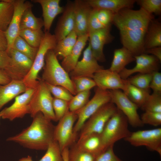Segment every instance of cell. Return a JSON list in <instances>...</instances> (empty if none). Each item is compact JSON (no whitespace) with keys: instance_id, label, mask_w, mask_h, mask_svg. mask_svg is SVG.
<instances>
[{"instance_id":"1","label":"cell","mask_w":161,"mask_h":161,"mask_svg":"<svg viewBox=\"0 0 161 161\" xmlns=\"http://www.w3.org/2000/svg\"><path fill=\"white\" fill-rule=\"evenodd\" d=\"M140 8L139 10L124 8L114 14L112 24L119 31L123 47L134 56L144 53V39L149 25L154 18Z\"/></svg>"},{"instance_id":"2","label":"cell","mask_w":161,"mask_h":161,"mask_svg":"<svg viewBox=\"0 0 161 161\" xmlns=\"http://www.w3.org/2000/svg\"><path fill=\"white\" fill-rule=\"evenodd\" d=\"M33 118L30 126L7 140L17 143L30 149L46 150L50 143L54 140L55 126L51 120L40 112Z\"/></svg>"},{"instance_id":"3","label":"cell","mask_w":161,"mask_h":161,"mask_svg":"<svg viewBox=\"0 0 161 161\" xmlns=\"http://www.w3.org/2000/svg\"><path fill=\"white\" fill-rule=\"evenodd\" d=\"M45 62L41 80L47 83L62 86L72 95H76L77 93L71 78L59 63L53 50L47 52Z\"/></svg>"},{"instance_id":"4","label":"cell","mask_w":161,"mask_h":161,"mask_svg":"<svg viewBox=\"0 0 161 161\" xmlns=\"http://www.w3.org/2000/svg\"><path fill=\"white\" fill-rule=\"evenodd\" d=\"M128 123L126 117L117 109L100 134L104 151L110 146H114L116 142L124 140L130 135L131 132L129 129Z\"/></svg>"},{"instance_id":"5","label":"cell","mask_w":161,"mask_h":161,"mask_svg":"<svg viewBox=\"0 0 161 161\" xmlns=\"http://www.w3.org/2000/svg\"><path fill=\"white\" fill-rule=\"evenodd\" d=\"M57 43L54 34L44 32L31 68L22 80L26 89H34L37 86L38 74L44 66L46 55L49 50L54 49Z\"/></svg>"},{"instance_id":"6","label":"cell","mask_w":161,"mask_h":161,"mask_svg":"<svg viewBox=\"0 0 161 161\" xmlns=\"http://www.w3.org/2000/svg\"><path fill=\"white\" fill-rule=\"evenodd\" d=\"M34 91L30 103V114L33 117L41 112L47 118L56 121L52 107L53 97L45 83L40 79Z\"/></svg>"},{"instance_id":"7","label":"cell","mask_w":161,"mask_h":161,"mask_svg":"<svg viewBox=\"0 0 161 161\" xmlns=\"http://www.w3.org/2000/svg\"><path fill=\"white\" fill-rule=\"evenodd\" d=\"M117 109L111 102L104 104L85 122L80 131L78 140L93 134H100L107 122Z\"/></svg>"},{"instance_id":"8","label":"cell","mask_w":161,"mask_h":161,"mask_svg":"<svg viewBox=\"0 0 161 161\" xmlns=\"http://www.w3.org/2000/svg\"><path fill=\"white\" fill-rule=\"evenodd\" d=\"M109 90H103L97 87L93 97L81 109L76 112L78 116L73 132L77 135L86 121L101 106L111 102Z\"/></svg>"},{"instance_id":"9","label":"cell","mask_w":161,"mask_h":161,"mask_svg":"<svg viewBox=\"0 0 161 161\" xmlns=\"http://www.w3.org/2000/svg\"><path fill=\"white\" fill-rule=\"evenodd\" d=\"M78 118L75 112L68 111L55 126L54 140L56 141L61 151L74 143L77 137L73 132L74 124Z\"/></svg>"},{"instance_id":"10","label":"cell","mask_w":161,"mask_h":161,"mask_svg":"<svg viewBox=\"0 0 161 161\" xmlns=\"http://www.w3.org/2000/svg\"><path fill=\"white\" fill-rule=\"evenodd\" d=\"M124 140L133 146H145L151 151H156L161 156L160 128L131 132Z\"/></svg>"},{"instance_id":"11","label":"cell","mask_w":161,"mask_h":161,"mask_svg":"<svg viewBox=\"0 0 161 161\" xmlns=\"http://www.w3.org/2000/svg\"><path fill=\"white\" fill-rule=\"evenodd\" d=\"M111 102L121 111L126 117L129 123L134 127H142V123L137 110L138 107L131 101L122 90H109Z\"/></svg>"},{"instance_id":"12","label":"cell","mask_w":161,"mask_h":161,"mask_svg":"<svg viewBox=\"0 0 161 161\" xmlns=\"http://www.w3.org/2000/svg\"><path fill=\"white\" fill-rule=\"evenodd\" d=\"M34 91V89H27L23 94L16 97L12 105L0 112L1 117L12 121L30 114L29 103Z\"/></svg>"},{"instance_id":"13","label":"cell","mask_w":161,"mask_h":161,"mask_svg":"<svg viewBox=\"0 0 161 161\" xmlns=\"http://www.w3.org/2000/svg\"><path fill=\"white\" fill-rule=\"evenodd\" d=\"M92 79L96 86L103 90L119 89L125 92L128 83L122 79L119 73L109 69H102L95 73Z\"/></svg>"},{"instance_id":"14","label":"cell","mask_w":161,"mask_h":161,"mask_svg":"<svg viewBox=\"0 0 161 161\" xmlns=\"http://www.w3.org/2000/svg\"><path fill=\"white\" fill-rule=\"evenodd\" d=\"M93 56L89 44L84 51L83 57L78 61L73 69L69 73L71 78L86 77L92 78L94 74L104 69Z\"/></svg>"},{"instance_id":"15","label":"cell","mask_w":161,"mask_h":161,"mask_svg":"<svg viewBox=\"0 0 161 161\" xmlns=\"http://www.w3.org/2000/svg\"><path fill=\"white\" fill-rule=\"evenodd\" d=\"M14 6L12 17L5 33L8 43L7 52L11 48L14 41L19 35L21 17L24 11L28 8L32 6L29 1L24 0H11Z\"/></svg>"},{"instance_id":"16","label":"cell","mask_w":161,"mask_h":161,"mask_svg":"<svg viewBox=\"0 0 161 161\" xmlns=\"http://www.w3.org/2000/svg\"><path fill=\"white\" fill-rule=\"evenodd\" d=\"M136 64L133 68L128 69L125 68L119 73L121 77L126 80L133 74L152 73L158 71L159 64L161 62L154 56L146 53L134 56Z\"/></svg>"},{"instance_id":"17","label":"cell","mask_w":161,"mask_h":161,"mask_svg":"<svg viewBox=\"0 0 161 161\" xmlns=\"http://www.w3.org/2000/svg\"><path fill=\"white\" fill-rule=\"evenodd\" d=\"M111 29L110 27L88 33L89 44L92 53L97 61L103 62L106 61L103 47L112 42L114 38L111 33Z\"/></svg>"},{"instance_id":"18","label":"cell","mask_w":161,"mask_h":161,"mask_svg":"<svg viewBox=\"0 0 161 161\" xmlns=\"http://www.w3.org/2000/svg\"><path fill=\"white\" fill-rule=\"evenodd\" d=\"M57 24L55 34L57 42L74 31L75 25L74 2L68 1Z\"/></svg>"},{"instance_id":"19","label":"cell","mask_w":161,"mask_h":161,"mask_svg":"<svg viewBox=\"0 0 161 161\" xmlns=\"http://www.w3.org/2000/svg\"><path fill=\"white\" fill-rule=\"evenodd\" d=\"M75 20L74 31L78 36L88 34V21L93 8L86 0H76L74 2Z\"/></svg>"},{"instance_id":"20","label":"cell","mask_w":161,"mask_h":161,"mask_svg":"<svg viewBox=\"0 0 161 161\" xmlns=\"http://www.w3.org/2000/svg\"><path fill=\"white\" fill-rule=\"evenodd\" d=\"M32 1L41 5L42 10L44 31L49 32L55 17L64 11V8L60 4V0H33Z\"/></svg>"},{"instance_id":"21","label":"cell","mask_w":161,"mask_h":161,"mask_svg":"<svg viewBox=\"0 0 161 161\" xmlns=\"http://www.w3.org/2000/svg\"><path fill=\"white\" fill-rule=\"evenodd\" d=\"M89 40L88 34L78 36L76 42L70 53L64 58L61 65L65 71L69 73L74 69Z\"/></svg>"},{"instance_id":"22","label":"cell","mask_w":161,"mask_h":161,"mask_svg":"<svg viewBox=\"0 0 161 161\" xmlns=\"http://www.w3.org/2000/svg\"><path fill=\"white\" fill-rule=\"evenodd\" d=\"M26 90L22 80H12L4 85H0V109L5 104Z\"/></svg>"},{"instance_id":"23","label":"cell","mask_w":161,"mask_h":161,"mask_svg":"<svg viewBox=\"0 0 161 161\" xmlns=\"http://www.w3.org/2000/svg\"><path fill=\"white\" fill-rule=\"evenodd\" d=\"M93 8L109 10L114 14L124 8L132 9L135 0H86Z\"/></svg>"},{"instance_id":"24","label":"cell","mask_w":161,"mask_h":161,"mask_svg":"<svg viewBox=\"0 0 161 161\" xmlns=\"http://www.w3.org/2000/svg\"><path fill=\"white\" fill-rule=\"evenodd\" d=\"M134 61L135 58L131 52L123 47L114 50L113 59L109 69L119 74L126 65Z\"/></svg>"},{"instance_id":"25","label":"cell","mask_w":161,"mask_h":161,"mask_svg":"<svg viewBox=\"0 0 161 161\" xmlns=\"http://www.w3.org/2000/svg\"><path fill=\"white\" fill-rule=\"evenodd\" d=\"M158 47H161V23L154 18L148 27L145 38L144 47L145 50Z\"/></svg>"},{"instance_id":"26","label":"cell","mask_w":161,"mask_h":161,"mask_svg":"<svg viewBox=\"0 0 161 161\" xmlns=\"http://www.w3.org/2000/svg\"><path fill=\"white\" fill-rule=\"evenodd\" d=\"M81 149L98 155L104 151L102 146L100 134H93L75 143Z\"/></svg>"},{"instance_id":"27","label":"cell","mask_w":161,"mask_h":161,"mask_svg":"<svg viewBox=\"0 0 161 161\" xmlns=\"http://www.w3.org/2000/svg\"><path fill=\"white\" fill-rule=\"evenodd\" d=\"M7 52L11 58L15 66L24 78L31 69L33 61L13 48Z\"/></svg>"},{"instance_id":"28","label":"cell","mask_w":161,"mask_h":161,"mask_svg":"<svg viewBox=\"0 0 161 161\" xmlns=\"http://www.w3.org/2000/svg\"><path fill=\"white\" fill-rule=\"evenodd\" d=\"M78 37L73 31L58 42L53 50L56 56L64 58L68 55L75 45Z\"/></svg>"},{"instance_id":"29","label":"cell","mask_w":161,"mask_h":161,"mask_svg":"<svg viewBox=\"0 0 161 161\" xmlns=\"http://www.w3.org/2000/svg\"><path fill=\"white\" fill-rule=\"evenodd\" d=\"M32 7L28 8L23 13L20 22V30L25 29L39 30L44 27L43 20L35 16L32 11Z\"/></svg>"},{"instance_id":"30","label":"cell","mask_w":161,"mask_h":161,"mask_svg":"<svg viewBox=\"0 0 161 161\" xmlns=\"http://www.w3.org/2000/svg\"><path fill=\"white\" fill-rule=\"evenodd\" d=\"M0 70L7 72L12 80H22L24 77L15 66L6 51L0 50Z\"/></svg>"},{"instance_id":"31","label":"cell","mask_w":161,"mask_h":161,"mask_svg":"<svg viewBox=\"0 0 161 161\" xmlns=\"http://www.w3.org/2000/svg\"><path fill=\"white\" fill-rule=\"evenodd\" d=\"M123 92L138 108L142 106L150 95L149 91L137 88L129 82L126 89Z\"/></svg>"},{"instance_id":"32","label":"cell","mask_w":161,"mask_h":161,"mask_svg":"<svg viewBox=\"0 0 161 161\" xmlns=\"http://www.w3.org/2000/svg\"><path fill=\"white\" fill-rule=\"evenodd\" d=\"M14 6L11 0H0V30L5 32L13 16Z\"/></svg>"},{"instance_id":"33","label":"cell","mask_w":161,"mask_h":161,"mask_svg":"<svg viewBox=\"0 0 161 161\" xmlns=\"http://www.w3.org/2000/svg\"><path fill=\"white\" fill-rule=\"evenodd\" d=\"M44 34L42 29H25L20 30L19 35L31 46L38 48L40 45Z\"/></svg>"},{"instance_id":"34","label":"cell","mask_w":161,"mask_h":161,"mask_svg":"<svg viewBox=\"0 0 161 161\" xmlns=\"http://www.w3.org/2000/svg\"><path fill=\"white\" fill-rule=\"evenodd\" d=\"M97 156L81 149L75 143L69 149L68 161H95Z\"/></svg>"},{"instance_id":"35","label":"cell","mask_w":161,"mask_h":161,"mask_svg":"<svg viewBox=\"0 0 161 161\" xmlns=\"http://www.w3.org/2000/svg\"><path fill=\"white\" fill-rule=\"evenodd\" d=\"M11 48L26 55L33 61L38 49L31 46L19 35L15 39Z\"/></svg>"},{"instance_id":"36","label":"cell","mask_w":161,"mask_h":161,"mask_svg":"<svg viewBox=\"0 0 161 161\" xmlns=\"http://www.w3.org/2000/svg\"><path fill=\"white\" fill-rule=\"evenodd\" d=\"M90 90L78 93L69 102L70 111L76 112L83 108L89 101Z\"/></svg>"},{"instance_id":"37","label":"cell","mask_w":161,"mask_h":161,"mask_svg":"<svg viewBox=\"0 0 161 161\" xmlns=\"http://www.w3.org/2000/svg\"><path fill=\"white\" fill-rule=\"evenodd\" d=\"M152 73H139L126 79L129 83L139 88L150 92Z\"/></svg>"},{"instance_id":"38","label":"cell","mask_w":161,"mask_h":161,"mask_svg":"<svg viewBox=\"0 0 161 161\" xmlns=\"http://www.w3.org/2000/svg\"><path fill=\"white\" fill-rule=\"evenodd\" d=\"M46 150L45 154L38 161H63L61 151L55 140L50 143Z\"/></svg>"},{"instance_id":"39","label":"cell","mask_w":161,"mask_h":161,"mask_svg":"<svg viewBox=\"0 0 161 161\" xmlns=\"http://www.w3.org/2000/svg\"><path fill=\"white\" fill-rule=\"evenodd\" d=\"M144 112L161 113V94L153 93L140 108Z\"/></svg>"},{"instance_id":"40","label":"cell","mask_w":161,"mask_h":161,"mask_svg":"<svg viewBox=\"0 0 161 161\" xmlns=\"http://www.w3.org/2000/svg\"><path fill=\"white\" fill-rule=\"evenodd\" d=\"M76 93L79 92L90 90L96 86L92 78L86 77H78L71 78Z\"/></svg>"},{"instance_id":"41","label":"cell","mask_w":161,"mask_h":161,"mask_svg":"<svg viewBox=\"0 0 161 161\" xmlns=\"http://www.w3.org/2000/svg\"><path fill=\"white\" fill-rule=\"evenodd\" d=\"M137 3L142 9L148 13L157 15L161 13V0H138Z\"/></svg>"},{"instance_id":"42","label":"cell","mask_w":161,"mask_h":161,"mask_svg":"<svg viewBox=\"0 0 161 161\" xmlns=\"http://www.w3.org/2000/svg\"><path fill=\"white\" fill-rule=\"evenodd\" d=\"M69 102L53 97L52 107L56 121H59L69 111Z\"/></svg>"},{"instance_id":"43","label":"cell","mask_w":161,"mask_h":161,"mask_svg":"<svg viewBox=\"0 0 161 161\" xmlns=\"http://www.w3.org/2000/svg\"><path fill=\"white\" fill-rule=\"evenodd\" d=\"M45 83L50 93L54 97L69 102L73 97L69 91L62 86Z\"/></svg>"},{"instance_id":"44","label":"cell","mask_w":161,"mask_h":161,"mask_svg":"<svg viewBox=\"0 0 161 161\" xmlns=\"http://www.w3.org/2000/svg\"><path fill=\"white\" fill-rule=\"evenodd\" d=\"M142 123L157 126L161 124V113L145 111L140 117Z\"/></svg>"},{"instance_id":"45","label":"cell","mask_w":161,"mask_h":161,"mask_svg":"<svg viewBox=\"0 0 161 161\" xmlns=\"http://www.w3.org/2000/svg\"><path fill=\"white\" fill-rule=\"evenodd\" d=\"M113 145L108 148L97 157L95 161H123L114 153Z\"/></svg>"},{"instance_id":"46","label":"cell","mask_w":161,"mask_h":161,"mask_svg":"<svg viewBox=\"0 0 161 161\" xmlns=\"http://www.w3.org/2000/svg\"><path fill=\"white\" fill-rule=\"evenodd\" d=\"M149 88L153 91V93L161 94V73L158 71L152 73V77Z\"/></svg>"},{"instance_id":"47","label":"cell","mask_w":161,"mask_h":161,"mask_svg":"<svg viewBox=\"0 0 161 161\" xmlns=\"http://www.w3.org/2000/svg\"><path fill=\"white\" fill-rule=\"evenodd\" d=\"M145 53L150 54L155 57L161 62V47H158L145 49Z\"/></svg>"},{"instance_id":"48","label":"cell","mask_w":161,"mask_h":161,"mask_svg":"<svg viewBox=\"0 0 161 161\" xmlns=\"http://www.w3.org/2000/svg\"><path fill=\"white\" fill-rule=\"evenodd\" d=\"M8 47L5 32L0 30V50L6 51Z\"/></svg>"},{"instance_id":"49","label":"cell","mask_w":161,"mask_h":161,"mask_svg":"<svg viewBox=\"0 0 161 161\" xmlns=\"http://www.w3.org/2000/svg\"><path fill=\"white\" fill-rule=\"evenodd\" d=\"M12 79L5 71L0 70V85H4L10 83Z\"/></svg>"},{"instance_id":"50","label":"cell","mask_w":161,"mask_h":161,"mask_svg":"<svg viewBox=\"0 0 161 161\" xmlns=\"http://www.w3.org/2000/svg\"><path fill=\"white\" fill-rule=\"evenodd\" d=\"M69 150V148L67 147L64 148L61 151V154L63 161H68Z\"/></svg>"},{"instance_id":"51","label":"cell","mask_w":161,"mask_h":161,"mask_svg":"<svg viewBox=\"0 0 161 161\" xmlns=\"http://www.w3.org/2000/svg\"><path fill=\"white\" fill-rule=\"evenodd\" d=\"M18 161H33L31 157L28 156L20 159Z\"/></svg>"},{"instance_id":"52","label":"cell","mask_w":161,"mask_h":161,"mask_svg":"<svg viewBox=\"0 0 161 161\" xmlns=\"http://www.w3.org/2000/svg\"><path fill=\"white\" fill-rule=\"evenodd\" d=\"M1 117V115H0V118Z\"/></svg>"}]
</instances>
